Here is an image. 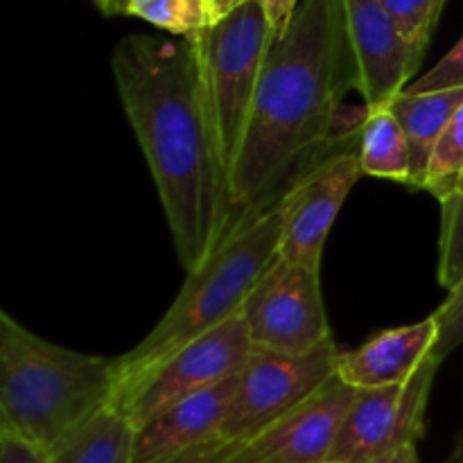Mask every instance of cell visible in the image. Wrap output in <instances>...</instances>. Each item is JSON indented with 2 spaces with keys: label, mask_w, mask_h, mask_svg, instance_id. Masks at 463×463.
<instances>
[{
  "label": "cell",
  "mask_w": 463,
  "mask_h": 463,
  "mask_svg": "<svg viewBox=\"0 0 463 463\" xmlns=\"http://www.w3.org/2000/svg\"><path fill=\"white\" fill-rule=\"evenodd\" d=\"M122 109L138 138L184 269L194 271L235 224L229 176L203 99L197 45L129 34L111 54Z\"/></svg>",
  "instance_id": "6da1fadb"
},
{
  "label": "cell",
  "mask_w": 463,
  "mask_h": 463,
  "mask_svg": "<svg viewBox=\"0 0 463 463\" xmlns=\"http://www.w3.org/2000/svg\"><path fill=\"white\" fill-rule=\"evenodd\" d=\"M355 61L344 0H301L271 41L242 149L229 176L235 222L274 202L294 167L328 143Z\"/></svg>",
  "instance_id": "7a4b0ae2"
},
{
  "label": "cell",
  "mask_w": 463,
  "mask_h": 463,
  "mask_svg": "<svg viewBox=\"0 0 463 463\" xmlns=\"http://www.w3.org/2000/svg\"><path fill=\"white\" fill-rule=\"evenodd\" d=\"M116 393V360L59 346L0 312V430L52 455Z\"/></svg>",
  "instance_id": "3957f363"
},
{
  "label": "cell",
  "mask_w": 463,
  "mask_h": 463,
  "mask_svg": "<svg viewBox=\"0 0 463 463\" xmlns=\"http://www.w3.org/2000/svg\"><path fill=\"white\" fill-rule=\"evenodd\" d=\"M283 222L285 190L274 202L244 213L231 226L203 265L190 271L179 297L152 333L129 353L116 357L118 392L156 369L190 342L242 315L251 289L279 260Z\"/></svg>",
  "instance_id": "277c9868"
},
{
  "label": "cell",
  "mask_w": 463,
  "mask_h": 463,
  "mask_svg": "<svg viewBox=\"0 0 463 463\" xmlns=\"http://www.w3.org/2000/svg\"><path fill=\"white\" fill-rule=\"evenodd\" d=\"M193 41L197 45L213 138L226 176H231L274 34L260 0H247Z\"/></svg>",
  "instance_id": "5b68a950"
},
{
  "label": "cell",
  "mask_w": 463,
  "mask_h": 463,
  "mask_svg": "<svg viewBox=\"0 0 463 463\" xmlns=\"http://www.w3.org/2000/svg\"><path fill=\"white\" fill-rule=\"evenodd\" d=\"M337 344L310 353H274L253 348L238 373L220 439L244 443L306 405L337 375Z\"/></svg>",
  "instance_id": "8992f818"
},
{
  "label": "cell",
  "mask_w": 463,
  "mask_h": 463,
  "mask_svg": "<svg viewBox=\"0 0 463 463\" xmlns=\"http://www.w3.org/2000/svg\"><path fill=\"white\" fill-rule=\"evenodd\" d=\"M253 353L242 315L194 339L116 396V410L138 428L185 396L211 389L242 371Z\"/></svg>",
  "instance_id": "52a82bcc"
},
{
  "label": "cell",
  "mask_w": 463,
  "mask_h": 463,
  "mask_svg": "<svg viewBox=\"0 0 463 463\" xmlns=\"http://www.w3.org/2000/svg\"><path fill=\"white\" fill-rule=\"evenodd\" d=\"M253 348L310 353L335 342L321 294V271L276 260L249 294L242 310Z\"/></svg>",
  "instance_id": "ba28073f"
},
{
  "label": "cell",
  "mask_w": 463,
  "mask_h": 463,
  "mask_svg": "<svg viewBox=\"0 0 463 463\" xmlns=\"http://www.w3.org/2000/svg\"><path fill=\"white\" fill-rule=\"evenodd\" d=\"M441 362L432 355L405 384L357 392L328 463H362L405 446L425 432V411Z\"/></svg>",
  "instance_id": "9c48e42d"
},
{
  "label": "cell",
  "mask_w": 463,
  "mask_h": 463,
  "mask_svg": "<svg viewBox=\"0 0 463 463\" xmlns=\"http://www.w3.org/2000/svg\"><path fill=\"white\" fill-rule=\"evenodd\" d=\"M362 176L360 152H339L285 188L280 260L321 271V256L344 202Z\"/></svg>",
  "instance_id": "30bf717a"
},
{
  "label": "cell",
  "mask_w": 463,
  "mask_h": 463,
  "mask_svg": "<svg viewBox=\"0 0 463 463\" xmlns=\"http://www.w3.org/2000/svg\"><path fill=\"white\" fill-rule=\"evenodd\" d=\"M355 61V89L369 111L384 109L407 90L425 50L416 48L380 0H344Z\"/></svg>",
  "instance_id": "8fae6325"
},
{
  "label": "cell",
  "mask_w": 463,
  "mask_h": 463,
  "mask_svg": "<svg viewBox=\"0 0 463 463\" xmlns=\"http://www.w3.org/2000/svg\"><path fill=\"white\" fill-rule=\"evenodd\" d=\"M357 389L335 375L292 414L244 441L224 463H328Z\"/></svg>",
  "instance_id": "7c38bea8"
},
{
  "label": "cell",
  "mask_w": 463,
  "mask_h": 463,
  "mask_svg": "<svg viewBox=\"0 0 463 463\" xmlns=\"http://www.w3.org/2000/svg\"><path fill=\"white\" fill-rule=\"evenodd\" d=\"M238 375L172 402L136 428L131 463H163L220 439Z\"/></svg>",
  "instance_id": "4fadbf2b"
},
{
  "label": "cell",
  "mask_w": 463,
  "mask_h": 463,
  "mask_svg": "<svg viewBox=\"0 0 463 463\" xmlns=\"http://www.w3.org/2000/svg\"><path fill=\"white\" fill-rule=\"evenodd\" d=\"M437 342L434 317L402 328L384 330L357 351H342L337 378L348 387L384 389L410 383Z\"/></svg>",
  "instance_id": "5bb4252c"
},
{
  "label": "cell",
  "mask_w": 463,
  "mask_h": 463,
  "mask_svg": "<svg viewBox=\"0 0 463 463\" xmlns=\"http://www.w3.org/2000/svg\"><path fill=\"white\" fill-rule=\"evenodd\" d=\"M463 107V86L459 89L432 90V93H402L389 104L407 136L411 154L410 185L425 190L428 165L434 145L455 113Z\"/></svg>",
  "instance_id": "9a60e30c"
},
{
  "label": "cell",
  "mask_w": 463,
  "mask_h": 463,
  "mask_svg": "<svg viewBox=\"0 0 463 463\" xmlns=\"http://www.w3.org/2000/svg\"><path fill=\"white\" fill-rule=\"evenodd\" d=\"M136 425L116 407L77 430L50 455V463H131Z\"/></svg>",
  "instance_id": "2e32d148"
},
{
  "label": "cell",
  "mask_w": 463,
  "mask_h": 463,
  "mask_svg": "<svg viewBox=\"0 0 463 463\" xmlns=\"http://www.w3.org/2000/svg\"><path fill=\"white\" fill-rule=\"evenodd\" d=\"M362 175L407 184L411 181V154L396 113L389 107L369 111L360 131Z\"/></svg>",
  "instance_id": "e0dca14e"
},
{
  "label": "cell",
  "mask_w": 463,
  "mask_h": 463,
  "mask_svg": "<svg viewBox=\"0 0 463 463\" xmlns=\"http://www.w3.org/2000/svg\"><path fill=\"white\" fill-rule=\"evenodd\" d=\"M122 14L184 39H194L222 21L211 0H129Z\"/></svg>",
  "instance_id": "ac0fdd59"
},
{
  "label": "cell",
  "mask_w": 463,
  "mask_h": 463,
  "mask_svg": "<svg viewBox=\"0 0 463 463\" xmlns=\"http://www.w3.org/2000/svg\"><path fill=\"white\" fill-rule=\"evenodd\" d=\"M463 176V107L455 113L450 125L443 129L441 138L434 145L432 158L428 165L425 190L434 194L439 202L452 197L457 184Z\"/></svg>",
  "instance_id": "d6986e66"
},
{
  "label": "cell",
  "mask_w": 463,
  "mask_h": 463,
  "mask_svg": "<svg viewBox=\"0 0 463 463\" xmlns=\"http://www.w3.org/2000/svg\"><path fill=\"white\" fill-rule=\"evenodd\" d=\"M441 240H439V283L455 289L463 280V194L441 202Z\"/></svg>",
  "instance_id": "ffe728a7"
},
{
  "label": "cell",
  "mask_w": 463,
  "mask_h": 463,
  "mask_svg": "<svg viewBox=\"0 0 463 463\" xmlns=\"http://www.w3.org/2000/svg\"><path fill=\"white\" fill-rule=\"evenodd\" d=\"M402 34L420 50H428L446 0H380Z\"/></svg>",
  "instance_id": "44dd1931"
},
{
  "label": "cell",
  "mask_w": 463,
  "mask_h": 463,
  "mask_svg": "<svg viewBox=\"0 0 463 463\" xmlns=\"http://www.w3.org/2000/svg\"><path fill=\"white\" fill-rule=\"evenodd\" d=\"M432 317L437 324V342L430 355L443 364L452 351L463 346V280L455 289H450V297Z\"/></svg>",
  "instance_id": "7402d4cb"
},
{
  "label": "cell",
  "mask_w": 463,
  "mask_h": 463,
  "mask_svg": "<svg viewBox=\"0 0 463 463\" xmlns=\"http://www.w3.org/2000/svg\"><path fill=\"white\" fill-rule=\"evenodd\" d=\"M459 86H463V36L441 61L434 63V68L416 77L405 93H432V90L459 89Z\"/></svg>",
  "instance_id": "603a6c76"
},
{
  "label": "cell",
  "mask_w": 463,
  "mask_h": 463,
  "mask_svg": "<svg viewBox=\"0 0 463 463\" xmlns=\"http://www.w3.org/2000/svg\"><path fill=\"white\" fill-rule=\"evenodd\" d=\"M0 463H50V452L14 432L0 430Z\"/></svg>",
  "instance_id": "cb8c5ba5"
},
{
  "label": "cell",
  "mask_w": 463,
  "mask_h": 463,
  "mask_svg": "<svg viewBox=\"0 0 463 463\" xmlns=\"http://www.w3.org/2000/svg\"><path fill=\"white\" fill-rule=\"evenodd\" d=\"M240 446L242 443H231L224 441V439H215V441L203 443V446L193 448V450L163 463H224Z\"/></svg>",
  "instance_id": "d4e9b609"
},
{
  "label": "cell",
  "mask_w": 463,
  "mask_h": 463,
  "mask_svg": "<svg viewBox=\"0 0 463 463\" xmlns=\"http://www.w3.org/2000/svg\"><path fill=\"white\" fill-rule=\"evenodd\" d=\"M262 7H265L267 21H269L271 34L276 36L288 27L289 18L294 16L297 7L301 5V0H260Z\"/></svg>",
  "instance_id": "484cf974"
},
{
  "label": "cell",
  "mask_w": 463,
  "mask_h": 463,
  "mask_svg": "<svg viewBox=\"0 0 463 463\" xmlns=\"http://www.w3.org/2000/svg\"><path fill=\"white\" fill-rule=\"evenodd\" d=\"M362 463H423V461H420L416 446H405V448H398V450L393 452H387V455L373 457V459H366Z\"/></svg>",
  "instance_id": "4316f807"
},
{
  "label": "cell",
  "mask_w": 463,
  "mask_h": 463,
  "mask_svg": "<svg viewBox=\"0 0 463 463\" xmlns=\"http://www.w3.org/2000/svg\"><path fill=\"white\" fill-rule=\"evenodd\" d=\"M213 5H215L217 14H220V18L229 16L231 12H235V9L240 7V5H244L247 0H211Z\"/></svg>",
  "instance_id": "83f0119b"
},
{
  "label": "cell",
  "mask_w": 463,
  "mask_h": 463,
  "mask_svg": "<svg viewBox=\"0 0 463 463\" xmlns=\"http://www.w3.org/2000/svg\"><path fill=\"white\" fill-rule=\"evenodd\" d=\"M448 463H463V430L459 432V437H457L455 448H452V455Z\"/></svg>",
  "instance_id": "f1b7e54d"
},
{
  "label": "cell",
  "mask_w": 463,
  "mask_h": 463,
  "mask_svg": "<svg viewBox=\"0 0 463 463\" xmlns=\"http://www.w3.org/2000/svg\"><path fill=\"white\" fill-rule=\"evenodd\" d=\"M127 3H129V0H111V7H109L107 14H122Z\"/></svg>",
  "instance_id": "f546056e"
},
{
  "label": "cell",
  "mask_w": 463,
  "mask_h": 463,
  "mask_svg": "<svg viewBox=\"0 0 463 463\" xmlns=\"http://www.w3.org/2000/svg\"><path fill=\"white\" fill-rule=\"evenodd\" d=\"M95 3L99 5V7H102V12L107 14L109 12V7H111V0H95Z\"/></svg>",
  "instance_id": "4dcf8cb0"
},
{
  "label": "cell",
  "mask_w": 463,
  "mask_h": 463,
  "mask_svg": "<svg viewBox=\"0 0 463 463\" xmlns=\"http://www.w3.org/2000/svg\"><path fill=\"white\" fill-rule=\"evenodd\" d=\"M455 194H463V176L459 179V184H457V188H455V193H452V197H455ZM450 199V197H448Z\"/></svg>",
  "instance_id": "1f68e13d"
}]
</instances>
